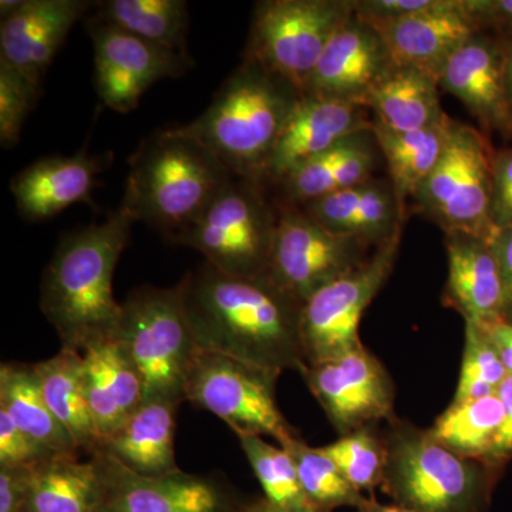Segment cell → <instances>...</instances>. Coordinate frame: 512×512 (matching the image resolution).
<instances>
[{
	"instance_id": "cell-12",
	"label": "cell",
	"mask_w": 512,
	"mask_h": 512,
	"mask_svg": "<svg viewBox=\"0 0 512 512\" xmlns=\"http://www.w3.org/2000/svg\"><path fill=\"white\" fill-rule=\"evenodd\" d=\"M274 247L266 278L299 303L362 265L369 244L335 234L296 205L278 201Z\"/></svg>"
},
{
	"instance_id": "cell-22",
	"label": "cell",
	"mask_w": 512,
	"mask_h": 512,
	"mask_svg": "<svg viewBox=\"0 0 512 512\" xmlns=\"http://www.w3.org/2000/svg\"><path fill=\"white\" fill-rule=\"evenodd\" d=\"M446 301L466 323L487 325L504 318L503 276L491 241L477 235H446Z\"/></svg>"
},
{
	"instance_id": "cell-7",
	"label": "cell",
	"mask_w": 512,
	"mask_h": 512,
	"mask_svg": "<svg viewBox=\"0 0 512 512\" xmlns=\"http://www.w3.org/2000/svg\"><path fill=\"white\" fill-rule=\"evenodd\" d=\"M266 185L234 177L224 191L174 244L195 249L224 274L264 278L274 247L278 207Z\"/></svg>"
},
{
	"instance_id": "cell-4",
	"label": "cell",
	"mask_w": 512,
	"mask_h": 512,
	"mask_svg": "<svg viewBox=\"0 0 512 512\" xmlns=\"http://www.w3.org/2000/svg\"><path fill=\"white\" fill-rule=\"evenodd\" d=\"M302 94L255 60L244 59L198 119L181 131L237 177L262 183L276 141Z\"/></svg>"
},
{
	"instance_id": "cell-1",
	"label": "cell",
	"mask_w": 512,
	"mask_h": 512,
	"mask_svg": "<svg viewBox=\"0 0 512 512\" xmlns=\"http://www.w3.org/2000/svg\"><path fill=\"white\" fill-rule=\"evenodd\" d=\"M201 352L279 376L306 366L302 303L266 278L224 274L207 261L178 282Z\"/></svg>"
},
{
	"instance_id": "cell-42",
	"label": "cell",
	"mask_w": 512,
	"mask_h": 512,
	"mask_svg": "<svg viewBox=\"0 0 512 512\" xmlns=\"http://www.w3.org/2000/svg\"><path fill=\"white\" fill-rule=\"evenodd\" d=\"M503 276L505 309L504 318L512 320V225L498 229L490 239Z\"/></svg>"
},
{
	"instance_id": "cell-11",
	"label": "cell",
	"mask_w": 512,
	"mask_h": 512,
	"mask_svg": "<svg viewBox=\"0 0 512 512\" xmlns=\"http://www.w3.org/2000/svg\"><path fill=\"white\" fill-rule=\"evenodd\" d=\"M402 228L377 247L362 265L326 285L302 306L306 365L323 362L363 346L360 320L392 274Z\"/></svg>"
},
{
	"instance_id": "cell-13",
	"label": "cell",
	"mask_w": 512,
	"mask_h": 512,
	"mask_svg": "<svg viewBox=\"0 0 512 512\" xmlns=\"http://www.w3.org/2000/svg\"><path fill=\"white\" fill-rule=\"evenodd\" d=\"M94 46V86L101 103L117 113L136 110L157 82L175 79L195 66L190 55L138 39L92 18L87 22Z\"/></svg>"
},
{
	"instance_id": "cell-21",
	"label": "cell",
	"mask_w": 512,
	"mask_h": 512,
	"mask_svg": "<svg viewBox=\"0 0 512 512\" xmlns=\"http://www.w3.org/2000/svg\"><path fill=\"white\" fill-rule=\"evenodd\" d=\"M111 156H92L86 150L74 156L40 158L19 171L10 183L22 218L40 222L80 202H92L99 175L110 167Z\"/></svg>"
},
{
	"instance_id": "cell-32",
	"label": "cell",
	"mask_w": 512,
	"mask_h": 512,
	"mask_svg": "<svg viewBox=\"0 0 512 512\" xmlns=\"http://www.w3.org/2000/svg\"><path fill=\"white\" fill-rule=\"evenodd\" d=\"M90 18L153 45L190 55V12L185 0H106Z\"/></svg>"
},
{
	"instance_id": "cell-48",
	"label": "cell",
	"mask_w": 512,
	"mask_h": 512,
	"mask_svg": "<svg viewBox=\"0 0 512 512\" xmlns=\"http://www.w3.org/2000/svg\"><path fill=\"white\" fill-rule=\"evenodd\" d=\"M363 512H414L409 508H404L399 504L382 505L377 504L376 501H370L369 507Z\"/></svg>"
},
{
	"instance_id": "cell-28",
	"label": "cell",
	"mask_w": 512,
	"mask_h": 512,
	"mask_svg": "<svg viewBox=\"0 0 512 512\" xmlns=\"http://www.w3.org/2000/svg\"><path fill=\"white\" fill-rule=\"evenodd\" d=\"M367 133L346 138L338 146L292 171L276 184L282 191L279 201L302 207L333 192L372 180L376 156Z\"/></svg>"
},
{
	"instance_id": "cell-8",
	"label": "cell",
	"mask_w": 512,
	"mask_h": 512,
	"mask_svg": "<svg viewBox=\"0 0 512 512\" xmlns=\"http://www.w3.org/2000/svg\"><path fill=\"white\" fill-rule=\"evenodd\" d=\"M355 13L340 0H266L255 6L244 59L303 93L336 30Z\"/></svg>"
},
{
	"instance_id": "cell-44",
	"label": "cell",
	"mask_w": 512,
	"mask_h": 512,
	"mask_svg": "<svg viewBox=\"0 0 512 512\" xmlns=\"http://www.w3.org/2000/svg\"><path fill=\"white\" fill-rule=\"evenodd\" d=\"M480 8L488 30L512 37V0H480Z\"/></svg>"
},
{
	"instance_id": "cell-27",
	"label": "cell",
	"mask_w": 512,
	"mask_h": 512,
	"mask_svg": "<svg viewBox=\"0 0 512 512\" xmlns=\"http://www.w3.org/2000/svg\"><path fill=\"white\" fill-rule=\"evenodd\" d=\"M106 480L99 454L52 456L32 467L29 512H100Z\"/></svg>"
},
{
	"instance_id": "cell-9",
	"label": "cell",
	"mask_w": 512,
	"mask_h": 512,
	"mask_svg": "<svg viewBox=\"0 0 512 512\" xmlns=\"http://www.w3.org/2000/svg\"><path fill=\"white\" fill-rule=\"evenodd\" d=\"M494 153L481 131L454 123L439 164L413 198L419 211L446 235L461 232L493 238Z\"/></svg>"
},
{
	"instance_id": "cell-18",
	"label": "cell",
	"mask_w": 512,
	"mask_h": 512,
	"mask_svg": "<svg viewBox=\"0 0 512 512\" xmlns=\"http://www.w3.org/2000/svg\"><path fill=\"white\" fill-rule=\"evenodd\" d=\"M365 107L329 97L301 96L266 165L262 184L276 185L312 158L338 146L346 138L372 131Z\"/></svg>"
},
{
	"instance_id": "cell-25",
	"label": "cell",
	"mask_w": 512,
	"mask_h": 512,
	"mask_svg": "<svg viewBox=\"0 0 512 512\" xmlns=\"http://www.w3.org/2000/svg\"><path fill=\"white\" fill-rule=\"evenodd\" d=\"M177 404L144 400L119 430L101 444L128 470L141 476H165L180 470L175 460L174 431Z\"/></svg>"
},
{
	"instance_id": "cell-23",
	"label": "cell",
	"mask_w": 512,
	"mask_h": 512,
	"mask_svg": "<svg viewBox=\"0 0 512 512\" xmlns=\"http://www.w3.org/2000/svg\"><path fill=\"white\" fill-rule=\"evenodd\" d=\"M299 208L329 231L366 244H382L406 217L390 181L369 180Z\"/></svg>"
},
{
	"instance_id": "cell-29",
	"label": "cell",
	"mask_w": 512,
	"mask_h": 512,
	"mask_svg": "<svg viewBox=\"0 0 512 512\" xmlns=\"http://www.w3.org/2000/svg\"><path fill=\"white\" fill-rule=\"evenodd\" d=\"M33 367L50 412L70 434L80 453L93 456L100 450L101 439L87 400L82 353L62 348L50 359L33 363Z\"/></svg>"
},
{
	"instance_id": "cell-35",
	"label": "cell",
	"mask_w": 512,
	"mask_h": 512,
	"mask_svg": "<svg viewBox=\"0 0 512 512\" xmlns=\"http://www.w3.org/2000/svg\"><path fill=\"white\" fill-rule=\"evenodd\" d=\"M238 439L264 490L265 500L281 507L316 510L303 493L295 461L284 447H276L264 437L254 434L239 436Z\"/></svg>"
},
{
	"instance_id": "cell-3",
	"label": "cell",
	"mask_w": 512,
	"mask_h": 512,
	"mask_svg": "<svg viewBox=\"0 0 512 512\" xmlns=\"http://www.w3.org/2000/svg\"><path fill=\"white\" fill-rule=\"evenodd\" d=\"M128 167L121 210L171 242L237 177L180 127L144 138L128 160Z\"/></svg>"
},
{
	"instance_id": "cell-20",
	"label": "cell",
	"mask_w": 512,
	"mask_h": 512,
	"mask_svg": "<svg viewBox=\"0 0 512 512\" xmlns=\"http://www.w3.org/2000/svg\"><path fill=\"white\" fill-rule=\"evenodd\" d=\"M439 83L466 106L483 130L512 134L504 42L497 33L485 30L471 37L444 64Z\"/></svg>"
},
{
	"instance_id": "cell-6",
	"label": "cell",
	"mask_w": 512,
	"mask_h": 512,
	"mask_svg": "<svg viewBox=\"0 0 512 512\" xmlns=\"http://www.w3.org/2000/svg\"><path fill=\"white\" fill-rule=\"evenodd\" d=\"M383 487L414 512H483L488 478L483 467L448 450L429 431L397 427L384 444Z\"/></svg>"
},
{
	"instance_id": "cell-15",
	"label": "cell",
	"mask_w": 512,
	"mask_h": 512,
	"mask_svg": "<svg viewBox=\"0 0 512 512\" xmlns=\"http://www.w3.org/2000/svg\"><path fill=\"white\" fill-rule=\"evenodd\" d=\"M362 18L382 36L393 66L414 67L437 79L461 46L488 30L480 0H443L436 9L402 18Z\"/></svg>"
},
{
	"instance_id": "cell-38",
	"label": "cell",
	"mask_w": 512,
	"mask_h": 512,
	"mask_svg": "<svg viewBox=\"0 0 512 512\" xmlns=\"http://www.w3.org/2000/svg\"><path fill=\"white\" fill-rule=\"evenodd\" d=\"M42 90L0 64V143L10 148L19 144L23 126L35 109Z\"/></svg>"
},
{
	"instance_id": "cell-33",
	"label": "cell",
	"mask_w": 512,
	"mask_h": 512,
	"mask_svg": "<svg viewBox=\"0 0 512 512\" xmlns=\"http://www.w3.org/2000/svg\"><path fill=\"white\" fill-rule=\"evenodd\" d=\"M504 419V407L497 394L451 403L429 430L431 437L458 456L490 458Z\"/></svg>"
},
{
	"instance_id": "cell-31",
	"label": "cell",
	"mask_w": 512,
	"mask_h": 512,
	"mask_svg": "<svg viewBox=\"0 0 512 512\" xmlns=\"http://www.w3.org/2000/svg\"><path fill=\"white\" fill-rule=\"evenodd\" d=\"M0 409L26 436L53 456H80L70 434L47 406L33 365L8 362L0 366Z\"/></svg>"
},
{
	"instance_id": "cell-47",
	"label": "cell",
	"mask_w": 512,
	"mask_h": 512,
	"mask_svg": "<svg viewBox=\"0 0 512 512\" xmlns=\"http://www.w3.org/2000/svg\"><path fill=\"white\" fill-rule=\"evenodd\" d=\"M501 37V36H500ZM505 52V92L512 114V37H501Z\"/></svg>"
},
{
	"instance_id": "cell-17",
	"label": "cell",
	"mask_w": 512,
	"mask_h": 512,
	"mask_svg": "<svg viewBox=\"0 0 512 512\" xmlns=\"http://www.w3.org/2000/svg\"><path fill=\"white\" fill-rule=\"evenodd\" d=\"M106 497L100 512H235L227 490L208 477L183 470L165 476H141L104 451H97Z\"/></svg>"
},
{
	"instance_id": "cell-10",
	"label": "cell",
	"mask_w": 512,
	"mask_h": 512,
	"mask_svg": "<svg viewBox=\"0 0 512 512\" xmlns=\"http://www.w3.org/2000/svg\"><path fill=\"white\" fill-rule=\"evenodd\" d=\"M279 376L229 357L200 352L185 384V402L225 421L237 436L298 437L275 399Z\"/></svg>"
},
{
	"instance_id": "cell-24",
	"label": "cell",
	"mask_w": 512,
	"mask_h": 512,
	"mask_svg": "<svg viewBox=\"0 0 512 512\" xmlns=\"http://www.w3.org/2000/svg\"><path fill=\"white\" fill-rule=\"evenodd\" d=\"M82 355L87 400L103 444L143 404L144 387L116 340L96 343Z\"/></svg>"
},
{
	"instance_id": "cell-36",
	"label": "cell",
	"mask_w": 512,
	"mask_h": 512,
	"mask_svg": "<svg viewBox=\"0 0 512 512\" xmlns=\"http://www.w3.org/2000/svg\"><path fill=\"white\" fill-rule=\"evenodd\" d=\"M508 376L497 349L480 326L466 323L463 365L454 403L470 402L497 394Z\"/></svg>"
},
{
	"instance_id": "cell-16",
	"label": "cell",
	"mask_w": 512,
	"mask_h": 512,
	"mask_svg": "<svg viewBox=\"0 0 512 512\" xmlns=\"http://www.w3.org/2000/svg\"><path fill=\"white\" fill-rule=\"evenodd\" d=\"M96 6L89 0H2L0 64L42 90L70 30Z\"/></svg>"
},
{
	"instance_id": "cell-37",
	"label": "cell",
	"mask_w": 512,
	"mask_h": 512,
	"mask_svg": "<svg viewBox=\"0 0 512 512\" xmlns=\"http://www.w3.org/2000/svg\"><path fill=\"white\" fill-rule=\"evenodd\" d=\"M357 491H372L383 483L386 448L369 427L352 431L329 446L320 447Z\"/></svg>"
},
{
	"instance_id": "cell-5",
	"label": "cell",
	"mask_w": 512,
	"mask_h": 512,
	"mask_svg": "<svg viewBox=\"0 0 512 512\" xmlns=\"http://www.w3.org/2000/svg\"><path fill=\"white\" fill-rule=\"evenodd\" d=\"M114 340L124 350L144 387V400L180 406L200 348L195 342L180 284L143 286L121 302Z\"/></svg>"
},
{
	"instance_id": "cell-43",
	"label": "cell",
	"mask_w": 512,
	"mask_h": 512,
	"mask_svg": "<svg viewBox=\"0 0 512 512\" xmlns=\"http://www.w3.org/2000/svg\"><path fill=\"white\" fill-rule=\"evenodd\" d=\"M498 399L504 407V419L495 439L490 460H501L512 454V376L505 377L504 382L497 390Z\"/></svg>"
},
{
	"instance_id": "cell-19",
	"label": "cell",
	"mask_w": 512,
	"mask_h": 512,
	"mask_svg": "<svg viewBox=\"0 0 512 512\" xmlns=\"http://www.w3.org/2000/svg\"><path fill=\"white\" fill-rule=\"evenodd\" d=\"M392 67L380 33L355 12L330 39L302 96L360 104Z\"/></svg>"
},
{
	"instance_id": "cell-30",
	"label": "cell",
	"mask_w": 512,
	"mask_h": 512,
	"mask_svg": "<svg viewBox=\"0 0 512 512\" xmlns=\"http://www.w3.org/2000/svg\"><path fill=\"white\" fill-rule=\"evenodd\" d=\"M456 120L446 116L423 130L396 133L373 121L372 133L389 170L390 183L400 207L414 198L424 181L433 173L453 131Z\"/></svg>"
},
{
	"instance_id": "cell-26",
	"label": "cell",
	"mask_w": 512,
	"mask_h": 512,
	"mask_svg": "<svg viewBox=\"0 0 512 512\" xmlns=\"http://www.w3.org/2000/svg\"><path fill=\"white\" fill-rule=\"evenodd\" d=\"M439 79L414 67L393 66L372 87L360 106L373 110L375 123L396 133L433 126L446 116Z\"/></svg>"
},
{
	"instance_id": "cell-40",
	"label": "cell",
	"mask_w": 512,
	"mask_h": 512,
	"mask_svg": "<svg viewBox=\"0 0 512 512\" xmlns=\"http://www.w3.org/2000/svg\"><path fill=\"white\" fill-rule=\"evenodd\" d=\"M491 222L495 231L512 225V148L494 153Z\"/></svg>"
},
{
	"instance_id": "cell-39",
	"label": "cell",
	"mask_w": 512,
	"mask_h": 512,
	"mask_svg": "<svg viewBox=\"0 0 512 512\" xmlns=\"http://www.w3.org/2000/svg\"><path fill=\"white\" fill-rule=\"evenodd\" d=\"M52 456L0 409V467H32Z\"/></svg>"
},
{
	"instance_id": "cell-34",
	"label": "cell",
	"mask_w": 512,
	"mask_h": 512,
	"mask_svg": "<svg viewBox=\"0 0 512 512\" xmlns=\"http://www.w3.org/2000/svg\"><path fill=\"white\" fill-rule=\"evenodd\" d=\"M281 447L295 461L303 493L316 510L325 512L338 507H356L363 512L369 507L370 500L343 477L320 448L309 447L299 437H293Z\"/></svg>"
},
{
	"instance_id": "cell-14",
	"label": "cell",
	"mask_w": 512,
	"mask_h": 512,
	"mask_svg": "<svg viewBox=\"0 0 512 512\" xmlns=\"http://www.w3.org/2000/svg\"><path fill=\"white\" fill-rule=\"evenodd\" d=\"M301 373L342 436L392 413V384L365 346L306 365Z\"/></svg>"
},
{
	"instance_id": "cell-45",
	"label": "cell",
	"mask_w": 512,
	"mask_h": 512,
	"mask_svg": "<svg viewBox=\"0 0 512 512\" xmlns=\"http://www.w3.org/2000/svg\"><path fill=\"white\" fill-rule=\"evenodd\" d=\"M480 328L487 333L501 357L505 370L512 376V320L500 318L487 325H481Z\"/></svg>"
},
{
	"instance_id": "cell-2",
	"label": "cell",
	"mask_w": 512,
	"mask_h": 512,
	"mask_svg": "<svg viewBox=\"0 0 512 512\" xmlns=\"http://www.w3.org/2000/svg\"><path fill=\"white\" fill-rule=\"evenodd\" d=\"M134 224L119 208L106 221L60 239L43 272L40 309L62 348L83 353L114 338L121 315L113 293L114 272Z\"/></svg>"
},
{
	"instance_id": "cell-41",
	"label": "cell",
	"mask_w": 512,
	"mask_h": 512,
	"mask_svg": "<svg viewBox=\"0 0 512 512\" xmlns=\"http://www.w3.org/2000/svg\"><path fill=\"white\" fill-rule=\"evenodd\" d=\"M32 467H0V512H29Z\"/></svg>"
},
{
	"instance_id": "cell-46",
	"label": "cell",
	"mask_w": 512,
	"mask_h": 512,
	"mask_svg": "<svg viewBox=\"0 0 512 512\" xmlns=\"http://www.w3.org/2000/svg\"><path fill=\"white\" fill-rule=\"evenodd\" d=\"M241 512H320L313 510V508H292V507H281V505H275L269 503L268 500L256 501L242 508Z\"/></svg>"
}]
</instances>
